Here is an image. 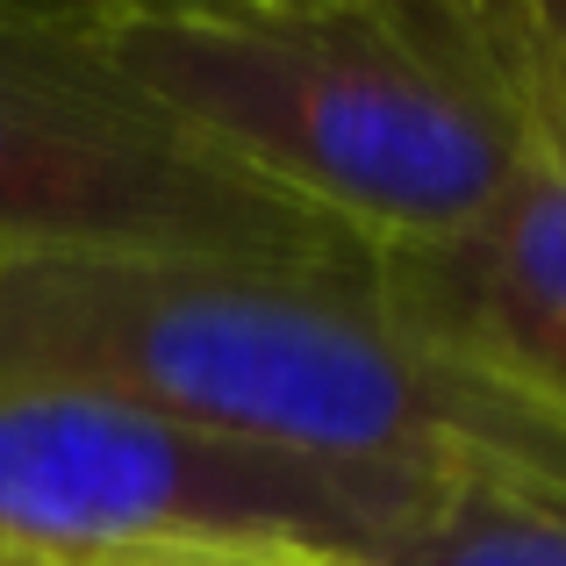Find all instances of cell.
Wrapping results in <instances>:
<instances>
[{
  "label": "cell",
  "mask_w": 566,
  "mask_h": 566,
  "mask_svg": "<svg viewBox=\"0 0 566 566\" xmlns=\"http://www.w3.org/2000/svg\"><path fill=\"white\" fill-rule=\"evenodd\" d=\"M0 380L108 387L323 467L566 510V416L438 352L374 280L0 265Z\"/></svg>",
  "instance_id": "obj_1"
},
{
  "label": "cell",
  "mask_w": 566,
  "mask_h": 566,
  "mask_svg": "<svg viewBox=\"0 0 566 566\" xmlns=\"http://www.w3.org/2000/svg\"><path fill=\"white\" fill-rule=\"evenodd\" d=\"M94 43L222 158L359 237H459L516 172L488 0H294L222 22H115Z\"/></svg>",
  "instance_id": "obj_2"
},
{
  "label": "cell",
  "mask_w": 566,
  "mask_h": 566,
  "mask_svg": "<svg viewBox=\"0 0 566 566\" xmlns=\"http://www.w3.org/2000/svg\"><path fill=\"white\" fill-rule=\"evenodd\" d=\"M0 265H251L374 280V251L151 101L57 0H0Z\"/></svg>",
  "instance_id": "obj_3"
},
{
  "label": "cell",
  "mask_w": 566,
  "mask_h": 566,
  "mask_svg": "<svg viewBox=\"0 0 566 566\" xmlns=\"http://www.w3.org/2000/svg\"><path fill=\"white\" fill-rule=\"evenodd\" d=\"M452 488L208 430L137 395L0 380V559L144 566L208 553H287L359 566L423 524Z\"/></svg>",
  "instance_id": "obj_4"
},
{
  "label": "cell",
  "mask_w": 566,
  "mask_h": 566,
  "mask_svg": "<svg viewBox=\"0 0 566 566\" xmlns=\"http://www.w3.org/2000/svg\"><path fill=\"white\" fill-rule=\"evenodd\" d=\"M516 101V172L459 237L380 251L374 287L473 374L566 416V72L524 0H488Z\"/></svg>",
  "instance_id": "obj_5"
},
{
  "label": "cell",
  "mask_w": 566,
  "mask_h": 566,
  "mask_svg": "<svg viewBox=\"0 0 566 566\" xmlns=\"http://www.w3.org/2000/svg\"><path fill=\"white\" fill-rule=\"evenodd\" d=\"M359 566H566V510L502 488H452L423 524L380 538Z\"/></svg>",
  "instance_id": "obj_6"
},
{
  "label": "cell",
  "mask_w": 566,
  "mask_h": 566,
  "mask_svg": "<svg viewBox=\"0 0 566 566\" xmlns=\"http://www.w3.org/2000/svg\"><path fill=\"white\" fill-rule=\"evenodd\" d=\"M57 8H72L86 29H115V22H222V14L294 8V0H57Z\"/></svg>",
  "instance_id": "obj_7"
},
{
  "label": "cell",
  "mask_w": 566,
  "mask_h": 566,
  "mask_svg": "<svg viewBox=\"0 0 566 566\" xmlns=\"http://www.w3.org/2000/svg\"><path fill=\"white\" fill-rule=\"evenodd\" d=\"M144 566H331V559H287V553H208V559H144Z\"/></svg>",
  "instance_id": "obj_8"
},
{
  "label": "cell",
  "mask_w": 566,
  "mask_h": 566,
  "mask_svg": "<svg viewBox=\"0 0 566 566\" xmlns=\"http://www.w3.org/2000/svg\"><path fill=\"white\" fill-rule=\"evenodd\" d=\"M524 8H531L538 36L553 43V57H559V72H566V0H524Z\"/></svg>",
  "instance_id": "obj_9"
},
{
  "label": "cell",
  "mask_w": 566,
  "mask_h": 566,
  "mask_svg": "<svg viewBox=\"0 0 566 566\" xmlns=\"http://www.w3.org/2000/svg\"><path fill=\"white\" fill-rule=\"evenodd\" d=\"M0 566H8V559H0Z\"/></svg>",
  "instance_id": "obj_10"
}]
</instances>
